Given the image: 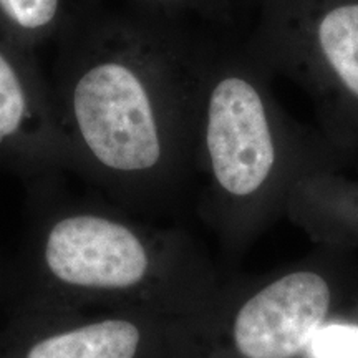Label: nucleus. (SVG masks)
Segmentation results:
<instances>
[{"mask_svg": "<svg viewBox=\"0 0 358 358\" xmlns=\"http://www.w3.org/2000/svg\"><path fill=\"white\" fill-rule=\"evenodd\" d=\"M196 48L153 30H122L66 58L52 92L77 174L101 198L153 219L194 186Z\"/></svg>", "mask_w": 358, "mask_h": 358, "instance_id": "1", "label": "nucleus"}, {"mask_svg": "<svg viewBox=\"0 0 358 358\" xmlns=\"http://www.w3.org/2000/svg\"><path fill=\"white\" fill-rule=\"evenodd\" d=\"M8 308H124L206 317L231 282L189 232L111 201L34 187Z\"/></svg>", "mask_w": 358, "mask_h": 358, "instance_id": "2", "label": "nucleus"}, {"mask_svg": "<svg viewBox=\"0 0 358 358\" xmlns=\"http://www.w3.org/2000/svg\"><path fill=\"white\" fill-rule=\"evenodd\" d=\"M272 78L248 43L196 48V208L231 257L285 216L290 191L303 174L342 168L319 131H308L282 110Z\"/></svg>", "mask_w": 358, "mask_h": 358, "instance_id": "3", "label": "nucleus"}, {"mask_svg": "<svg viewBox=\"0 0 358 358\" xmlns=\"http://www.w3.org/2000/svg\"><path fill=\"white\" fill-rule=\"evenodd\" d=\"M345 312H358V264L352 250L319 245L267 275L231 277L181 358H297Z\"/></svg>", "mask_w": 358, "mask_h": 358, "instance_id": "4", "label": "nucleus"}, {"mask_svg": "<svg viewBox=\"0 0 358 358\" xmlns=\"http://www.w3.org/2000/svg\"><path fill=\"white\" fill-rule=\"evenodd\" d=\"M250 50L310 98L319 134L358 169V0H252Z\"/></svg>", "mask_w": 358, "mask_h": 358, "instance_id": "5", "label": "nucleus"}, {"mask_svg": "<svg viewBox=\"0 0 358 358\" xmlns=\"http://www.w3.org/2000/svg\"><path fill=\"white\" fill-rule=\"evenodd\" d=\"M201 320L124 308H8L0 358H181Z\"/></svg>", "mask_w": 358, "mask_h": 358, "instance_id": "6", "label": "nucleus"}, {"mask_svg": "<svg viewBox=\"0 0 358 358\" xmlns=\"http://www.w3.org/2000/svg\"><path fill=\"white\" fill-rule=\"evenodd\" d=\"M19 42L0 37V168L34 187L70 173L55 103Z\"/></svg>", "mask_w": 358, "mask_h": 358, "instance_id": "7", "label": "nucleus"}, {"mask_svg": "<svg viewBox=\"0 0 358 358\" xmlns=\"http://www.w3.org/2000/svg\"><path fill=\"white\" fill-rule=\"evenodd\" d=\"M285 216L317 245L358 248V178L330 166L310 171L290 191Z\"/></svg>", "mask_w": 358, "mask_h": 358, "instance_id": "8", "label": "nucleus"}, {"mask_svg": "<svg viewBox=\"0 0 358 358\" xmlns=\"http://www.w3.org/2000/svg\"><path fill=\"white\" fill-rule=\"evenodd\" d=\"M62 0H0V20L19 43L37 40L55 24Z\"/></svg>", "mask_w": 358, "mask_h": 358, "instance_id": "9", "label": "nucleus"}, {"mask_svg": "<svg viewBox=\"0 0 358 358\" xmlns=\"http://www.w3.org/2000/svg\"><path fill=\"white\" fill-rule=\"evenodd\" d=\"M310 358H358V322L335 319L308 345Z\"/></svg>", "mask_w": 358, "mask_h": 358, "instance_id": "10", "label": "nucleus"}, {"mask_svg": "<svg viewBox=\"0 0 358 358\" xmlns=\"http://www.w3.org/2000/svg\"><path fill=\"white\" fill-rule=\"evenodd\" d=\"M151 3H158V6H166V7H174V6H196L201 0H148Z\"/></svg>", "mask_w": 358, "mask_h": 358, "instance_id": "11", "label": "nucleus"}, {"mask_svg": "<svg viewBox=\"0 0 358 358\" xmlns=\"http://www.w3.org/2000/svg\"><path fill=\"white\" fill-rule=\"evenodd\" d=\"M0 284H2V282H0Z\"/></svg>", "mask_w": 358, "mask_h": 358, "instance_id": "12", "label": "nucleus"}]
</instances>
